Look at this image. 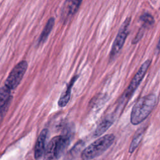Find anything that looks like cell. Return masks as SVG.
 <instances>
[{
	"label": "cell",
	"mask_w": 160,
	"mask_h": 160,
	"mask_svg": "<svg viewBox=\"0 0 160 160\" xmlns=\"http://www.w3.org/2000/svg\"><path fill=\"white\" fill-rule=\"evenodd\" d=\"M114 120L111 118H106L103 119L97 126L94 132V136L98 137L104 133L112 124Z\"/></svg>",
	"instance_id": "cell-12"
},
{
	"label": "cell",
	"mask_w": 160,
	"mask_h": 160,
	"mask_svg": "<svg viewBox=\"0 0 160 160\" xmlns=\"http://www.w3.org/2000/svg\"><path fill=\"white\" fill-rule=\"evenodd\" d=\"M131 18H127L122 24L111 48L109 54L111 59L114 58L122 48L126 39L129 34V26Z\"/></svg>",
	"instance_id": "cell-6"
},
{
	"label": "cell",
	"mask_w": 160,
	"mask_h": 160,
	"mask_svg": "<svg viewBox=\"0 0 160 160\" xmlns=\"http://www.w3.org/2000/svg\"><path fill=\"white\" fill-rule=\"evenodd\" d=\"M69 138L67 135H59L52 138L46 147L44 156L46 159L59 158L69 144Z\"/></svg>",
	"instance_id": "cell-3"
},
{
	"label": "cell",
	"mask_w": 160,
	"mask_h": 160,
	"mask_svg": "<svg viewBox=\"0 0 160 160\" xmlns=\"http://www.w3.org/2000/svg\"><path fill=\"white\" fill-rule=\"evenodd\" d=\"M48 129H43L40 132L34 147V158L36 159H40L44 154L45 151V144L48 136Z\"/></svg>",
	"instance_id": "cell-9"
},
{
	"label": "cell",
	"mask_w": 160,
	"mask_h": 160,
	"mask_svg": "<svg viewBox=\"0 0 160 160\" xmlns=\"http://www.w3.org/2000/svg\"><path fill=\"white\" fill-rule=\"evenodd\" d=\"M11 91V90L8 89L4 86H2L0 90V110L1 120L6 114L12 99Z\"/></svg>",
	"instance_id": "cell-8"
},
{
	"label": "cell",
	"mask_w": 160,
	"mask_h": 160,
	"mask_svg": "<svg viewBox=\"0 0 160 160\" xmlns=\"http://www.w3.org/2000/svg\"><path fill=\"white\" fill-rule=\"evenodd\" d=\"M114 138L115 137L112 134H106L100 137L82 151L81 158L88 160L99 156L112 144Z\"/></svg>",
	"instance_id": "cell-2"
},
{
	"label": "cell",
	"mask_w": 160,
	"mask_h": 160,
	"mask_svg": "<svg viewBox=\"0 0 160 160\" xmlns=\"http://www.w3.org/2000/svg\"><path fill=\"white\" fill-rule=\"evenodd\" d=\"M144 132H145V128L144 127H141L139 128L138 131L136 132L129 146V153H132L138 148V146H139V143L141 142L143 138Z\"/></svg>",
	"instance_id": "cell-11"
},
{
	"label": "cell",
	"mask_w": 160,
	"mask_h": 160,
	"mask_svg": "<svg viewBox=\"0 0 160 160\" xmlns=\"http://www.w3.org/2000/svg\"><path fill=\"white\" fill-rule=\"evenodd\" d=\"M28 68V62L23 60L18 63L11 70L4 82V86L12 91L20 83Z\"/></svg>",
	"instance_id": "cell-4"
},
{
	"label": "cell",
	"mask_w": 160,
	"mask_h": 160,
	"mask_svg": "<svg viewBox=\"0 0 160 160\" xmlns=\"http://www.w3.org/2000/svg\"><path fill=\"white\" fill-rule=\"evenodd\" d=\"M141 21L142 22V27L147 28L149 26H151L154 22V20L153 17L149 13H144L140 17Z\"/></svg>",
	"instance_id": "cell-14"
},
{
	"label": "cell",
	"mask_w": 160,
	"mask_h": 160,
	"mask_svg": "<svg viewBox=\"0 0 160 160\" xmlns=\"http://www.w3.org/2000/svg\"><path fill=\"white\" fill-rule=\"evenodd\" d=\"M157 49L158 51H160V36H159V38L158 40V42L157 44Z\"/></svg>",
	"instance_id": "cell-16"
},
{
	"label": "cell",
	"mask_w": 160,
	"mask_h": 160,
	"mask_svg": "<svg viewBox=\"0 0 160 160\" xmlns=\"http://www.w3.org/2000/svg\"><path fill=\"white\" fill-rule=\"evenodd\" d=\"M79 76L76 75L74 76L71 80L70 81L69 84L68 85L66 91L62 94L61 96L60 97V98L59 99L58 101V105L59 107H64L65 106H66V104L68 103L70 97H71V89L72 87L74 84V83L75 82V81L77 80V79L78 78Z\"/></svg>",
	"instance_id": "cell-10"
},
{
	"label": "cell",
	"mask_w": 160,
	"mask_h": 160,
	"mask_svg": "<svg viewBox=\"0 0 160 160\" xmlns=\"http://www.w3.org/2000/svg\"><path fill=\"white\" fill-rule=\"evenodd\" d=\"M54 18L52 17L50 19H49V20L48 21L44 29L42 30V31L39 36V38L38 40L39 45L45 42V41L48 38L49 33L51 32V31L54 26Z\"/></svg>",
	"instance_id": "cell-13"
},
{
	"label": "cell",
	"mask_w": 160,
	"mask_h": 160,
	"mask_svg": "<svg viewBox=\"0 0 160 160\" xmlns=\"http://www.w3.org/2000/svg\"><path fill=\"white\" fill-rule=\"evenodd\" d=\"M144 29H146V28H144V27L142 26V28L139 29V31L137 33L136 37L133 39L132 42V44H135L138 43V42L141 40V39L142 38V36H143L144 31Z\"/></svg>",
	"instance_id": "cell-15"
},
{
	"label": "cell",
	"mask_w": 160,
	"mask_h": 160,
	"mask_svg": "<svg viewBox=\"0 0 160 160\" xmlns=\"http://www.w3.org/2000/svg\"><path fill=\"white\" fill-rule=\"evenodd\" d=\"M82 0H66L62 9V17L65 20L71 18L78 10Z\"/></svg>",
	"instance_id": "cell-7"
},
{
	"label": "cell",
	"mask_w": 160,
	"mask_h": 160,
	"mask_svg": "<svg viewBox=\"0 0 160 160\" xmlns=\"http://www.w3.org/2000/svg\"><path fill=\"white\" fill-rule=\"evenodd\" d=\"M156 101V96L154 94H149L139 98L132 108L130 117L131 124L138 125L144 121L153 110Z\"/></svg>",
	"instance_id": "cell-1"
},
{
	"label": "cell",
	"mask_w": 160,
	"mask_h": 160,
	"mask_svg": "<svg viewBox=\"0 0 160 160\" xmlns=\"http://www.w3.org/2000/svg\"><path fill=\"white\" fill-rule=\"evenodd\" d=\"M151 63V61L150 59H148L142 64L139 70L133 77L129 86L128 87V88L126 89V90L125 91L122 96L123 102L124 101L126 102V101H128V99L131 97L132 94L134 92L137 88L139 86V85L141 82L142 79L144 78Z\"/></svg>",
	"instance_id": "cell-5"
}]
</instances>
